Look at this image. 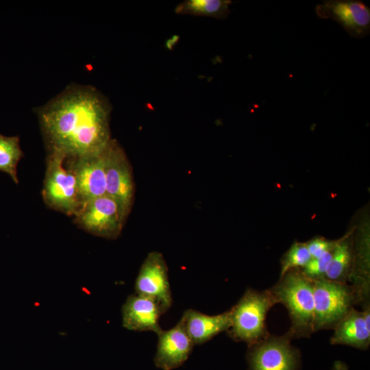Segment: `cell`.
Masks as SVG:
<instances>
[{
    "label": "cell",
    "instance_id": "obj_1",
    "mask_svg": "<svg viewBox=\"0 0 370 370\" xmlns=\"http://www.w3.org/2000/svg\"><path fill=\"white\" fill-rule=\"evenodd\" d=\"M110 106L91 86L72 85L36 110L49 151L66 158L101 153L111 140Z\"/></svg>",
    "mask_w": 370,
    "mask_h": 370
},
{
    "label": "cell",
    "instance_id": "obj_2",
    "mask_svg": "<svg viewBox=\"0 0 370 370\" xmlns=\"http://www.w3.org/2000/svg\"><path fill=\"white\" fill-rule=\"evenodd\" d=\"M276 304H283L289 313L291 325L290 337H310L313 333V281L301 271L291 269L269 289Z\"/></svg>",
    "mask_w": 370,
    "mask_h": 370
},
{
    "label": "cell",
    "instance_id": "obj_3",
    "mask_svg": "<svg viewBox=\"0 0 370 370\" xmlns=\"http://www.w3.org/2000/svg\"><path fill=\"white\" fill-rule=\"evenodd\" d=\"M276 302L269 290L248 289L230 310V327L227 331L235 341L253 345L266 338L267 314Z\"/></svg>",
    "mask_w": 370,
    "mask_h": 370
},
{
    "label": "cell",
    "instance_id": "obj_4",
    "mask_svg": "<svg viewBox=\"0 0 370 370\" xmlns=\"http://www.w3.org/2000/svg\"><path fill=\"white\" fill-rule=\"evenodd\" d=\"M313 332L334 328L358 303L354 287L321 278L313 281Z\"/></svg>",
    "mask_w": 370,
    "mask_h": 370
},
{
    "label": "cell",
    "instance_id": "obj_5",
    "mask_svg": "<svg viewBox=\"0 0 370 370\" xmlns=\"http://www.w3.org/2000/svg\"><path fill=\"white\" fill-rule=\"evenodd\" d=\"M66 158L57 151H49L42 197L51 208L67 215H75L82 206L77 182L72 169L64 166Z\"/></svg>",
    "mask_w": 370,
    "mask_h": 370
},
{
    "label": "cell",
    "instance_id": "obj_6",
    "mask_svg": "<svg viewBox=\"0 0 370 370\" xmlns=\"http://www.w3.org/2000/svg\"><path fill=\"white\" fill-rule=\"evenodd\" d=\"M128 214L110 196L105 194L82 204L75 222L86 231L106 238H116Z\"/></svg>",
    "mask_w": 370,
    "mask_h": 370
},
{
    "label": "cell",
    "instance_id": "obj_7",
    "mask_svg": "<svg viewBox=\"0 0 370 370\" xmlns=\"http://www.w3.org/2000/svg\"><path fill=\"white\" fill-rule=\"evenodd\" d=\"M291 340L287 333L282 336L269 334L259 342L249 345L248 370H298L301 354L291 345Z\"/></svg>",
    "mask_w": 370,
    "mask_h": 370
},
{
    "label": "cell",
    "instance_id": "obj_8",
    "mask_svg": "<svg viewBox=\"0 0 370 370\" xmlns=\"http://www.w3.org/2000/svg\"><path fill=\"white\" fill-rule=\"evenodd\" d=\"M106 194L112 197L127 214L130 212L134 184L129 160L119 143L111 139L103 150Z\"/></svg>",
    "mask_w": 370,
    "mask_h": 370
},
{
    "label": "cell",
    "instance_id": "obj_9",
    "mask_svg": "<svg viewBox=\"0 0 370 370\" xmlns=\"http://www.w3.org/2000/svg\"><path fill=\"white\" fill-rule=\"evenodd\" d=\"M136 293L156 301L164 313L172 305L168 267L163 255L149 252L143 261L135 282Z\"/></svg>",
    "mask_w": 370,
    "mask_h": 370
},
{
    "label": "cell",
    "instance_id": "obj_10",
    "mask_svg": "<svg viewBox=\"0 0 370 370\" xmlns=\"http://www.w3.org/2000/svg\"><path fill=\"white\" fill-rule=\"evenodd\" d=\"M317 15L332 19L352 36L361 38L370 32V8L359 0H325L317 5Z\"/></svg>",
    "mask_w": 370,
    "mask_h": 370
},
{
    "label": "cell",
    "instance_id": "obj_11",
    "mask_svg": "<svg viewBox=\"0 0 370 370\" xmlns=\"http://www.w3.org/2000/svg\"><path fill=\"white\" fill-rule=\"evenodd\" d=\"M71 159L70 167L76 178L82 204L106 194L103 151Z\"/></svg>",
    "mask_w": 370,
    "mask_h": 370
},
{
    "label": "cell",
    "instance_id": "obj_12",
    "mask_svg": "<svg viewBox=\"0 0 370 370\" xmlns=\"http://www.w3.org/2000/svg\"><path fill=\"white\" fill-rule=\"evenodd\" d=\"M157 350L154 362L162 370L181 366L188 358L195 344L179 322L172 328L157 334Z\"/></svg>",
    "mask_w": 370,
    "mask_h": 370
},
{
    "label": "cell",
    "instance_id": "obj_13",
    "mask_svg": "<svg viewBox=\"0 0 370 370\" xmlns=\"http://www.w3.org/2000/svg\"><path fill=\"white\" fill-rule=\"evenodd\" d=\"M123 326L132 331H151L156 334L162 330L159 320L164 313L153 299L138 294L130 295L122 307Z\"/></svg>",
    "mask_w": 370,
    "mask_h": 370
},
{
    "label": "cell",
    "instance_id": "obj_14",
    "mask_svg": "<svg viewBox=\"0 0 370 370\" xmlns=\"http://www.w3.org/2000/svg\"><path fill=\"white\" fill-rule=\"evenodd\" d=\"M370 307L358 311L353 308L334 328L330 338L332 345H345L367 349L370 344Z\"/></svg>",
    "mask_w": 370,
    "mask_h": 370
},
{
    "label": "cell",
    "instance_id": "obj_15",
    "mask_svg": "<svg viewBox=\"0 0 370 370\" xmlns=\"http://www.w3.org/2000/svg\"><path fill=\"white\" fill-rule=\"evenodd\" d=\"M195 345L203 344L230 327V310L208 315L194 309L185 310L180 320Z\"/></svg>",
    "mask_w": 370,
    "mask_h": 370
},
{
    "label": "cell",
    "instance_id": "obj_16",
    "mask_svg": "<svg viewBox=\"0 0 370 370\" xmlns=\"http://www.w3.org/2000/svg\"><path fill=\"white\" fill-rule=\"evenodd\" d=\"M230 0H186L179 3L175 12L179 14H188L225 19L230 13Z\"/></svg>",
    "mask_w": 370,
    "mask_h": 370
},
{
    "label": "cell",
    "instance_id": "obj_17",
    "mask_svg": "<svg viewBox=\"0 0 370 370\" xmlns=\"http://www.w3.org/2000/svg\"><path fill=\"white\" fill-rule=\"evenodd\" d=\"M352 251L349 243L343 241L336 243L324 278L343 284L350 280Z\"/></svg>",
    "mask_w": 370,
    "mask_h": 370
},
{
    "label": "cell",
    "instance_id": "obj_18",
    "mask_svg": "<svg viewBox=\"0 0 370 370\" xmlns=\"http://www.w3.org/2000/svg\"><path fill=\"white\" fill-rule=\"evenodd\" d=\"M23 156L19 137L0 133V171L9 175L16 184L18 183L17 164Z\"/></svg>",
    "mask_w": 370,
    "mask_h": 370
},
{
    "label": "cell",
    "instance_id": "obj_19",
    "mask_svg": "<svg viewBox=\"0 0 370 370\" xmlns=\"http://www.w3.org/2000/svg\"><path fill=\"white\" fill-rule=\"evenodd\" d=\"M311 259L306 244L294 243L283 258L280 277L291 269L304 267Z\"/></svg>",
    "mask_w": 370,
    "mask_h": 370
},
{
    "label": "cell",
    "instance_id": "obj_20",
    "mask_svg": "<svg viewBox=\"0 0 370 370\" xmlns=\"http://www.w3.org/2000/svg\"><path fill=\"white\" fill-rule=\"evenodd\" d=\"M332 250L328 251L317 258H312L303 267L301 273L312 281L324 278L327 267L332 258Z\"/></svg>",
    "mask_w": 370,
    "mask_h": 370
},
{
    "label": "cell",
    "instance_id": "obj_21",
    "mask_svg": "<svg viewBox=\"0 0 370 370\" xmlns=\"http://www.w3.org/2000/svg\"><path fill=\"white\" fill-rule=\"evenodd\" d=\"M335 245V243L321 238H314L306 243L312 258H317L325 252L332 250Z\"/></svg>",
    "mask_w": 370,
    "mask_h": 370
},
{
    "label": "cell",
    "instance_id": "obj_22",
    "mask_svg": "<svg viewBox=\"0 0 370 370\" xmlns=\"http://www.w3.org/2000/svg\"><path fill=\"white\" fill-rule=\"evenodd\" d=\"M331 370H348V366L343 361L336 360L334 362Z\"/></svg>",
    "mask_w": 370,
    "mask_h": 370
},
{
    "label": "cell",
    "instance_id": "obj_23",
    "mask_svg": "<svg viewBox=\"0 0 370 370\" xmlns=\"http://www.w3.org/2000/svg\"><path fill=\"white\" fill-rule=\"evenodd\" d=\"M179 36H173L171 39H169L166 42V47L168 49H172L175 44L178 41Z\"/></svg>",
    "mask_w": 370,
    "mask_h": 370
}]
</instances>
